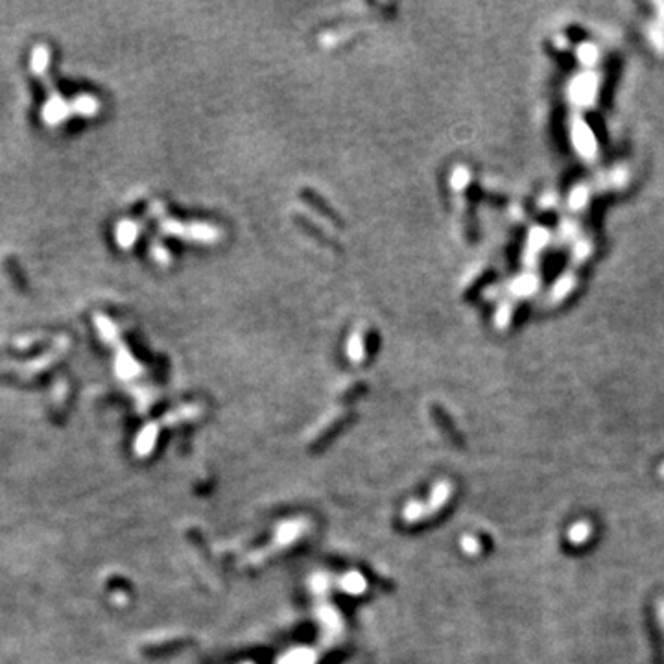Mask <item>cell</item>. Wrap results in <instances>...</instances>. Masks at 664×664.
Wrapping results in <instances>:
<instances>
[{"mask_svg": "<svg viewBox=\"0 0 664 664\" xmlns=\"http://www.w3.org/2000/svg\"><path fill=\"white\" fill-rule=\"evenodd\" d=\"M137 229L133 223H120V227L117 229V240L122 246H130L135 240Z\"/></svg>", "mask_w": 664, "mask_h": 664, "instance_id": "2", "label": "cell"}, {"mask_svg": "<svg viewBox=\"0 0 664 664\" xmlns=\"http://www.w3.org/2000/svg\"><path fill=\"white\" fill-rule=\"evenodd\" d=\"M594 535V526L589 520H578L576 525H572L569 528V533H566V539L574 548L583 547V544H587L589 541Z\"/></svg>", "mask_w": 664, "mask_h": 664, "instance_id": "1", "label": "cell"}, {"mask_svg": "<svg viewBox=\"0 0 664 664\" xmlns=\"http://www.w3.org/2000/svg\"><path fill=\"white\" fill-rule=\"evenodd\" d=\"M659 476H660V478H664V461L660 463V467H659Z\"/></svg>", "mask_w": 664, "mask_h": 664, "instance_id": "4", "label": "cell"}, {"mask_svg": "<svg viewBox=\"0 0 664 664\" xmlns=\"http://www.w3.org/2000/svg\"><path fill=\"white\" fill-rule=\"evenodd\" d=\"M655 615H657V622H659L660 629H663V633H664V598H660V600L657 601Z\"/></svg>", "mask_w": 664, "mask_h": 664, "instance_id": "3", "label": "cell"}]
</instances>
